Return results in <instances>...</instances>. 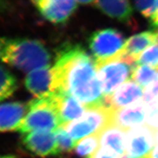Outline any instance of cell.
Returning a JSON list of instances; mask_svg holds the SVG:
<instances>
[{
	"label": "cell",
	"mask_w": 158,
	"mask_h": 158,
	"mask_svg": "<svg viewBox=\"0 0 158 158\" xmlns=\"http://www.w3.org/2000/svg\"><path fill=\"white\" fill-rule=\"evenodd\" d=\"M52 71V92L68 94L87 110L106 106L96 61L80 45L63 48Z\"/></svg>",
	"instance_id": "1"
},
{
	"label": "cell",
	"mask_w": 158,
	"mask_h": 158,
	"mask_svg": "<svg viewBox=\"0 0 158 158\" xmlns=\"http://www.w3.org/2000/svg\"><path fill=\"white\" fill-rule=\"evenodd\" d=\"M51 55L39 41L26 38H0V62L31 72L49 66Z\"/></svg>",
	"instance_id": "2"
},
{
	"label": "cell",
	"mask_w": 158,
	"mask_h": 158,
	"mask_svg": "<svg viewBox=\"0 0 158 158\" xmlns=\"http://www.w3.org/2000/svg\"><path fill=\"white\" fill-rule=\"evenodd\" d=\"M27 105L28 113L20 125L19 132L23 134L35 131L55 132L63 126L57 92L34 99Z\"/></svg>",
	"instance_id": "3"
},
{
	"label": "cell",
	"mask_w": 158,
	"mask_h": 158,
	"mask_svg": "<svg viewBox=\"0 0 158 158\" xmlns=\"http://www.w3.org/2000/svg\"><path fill=\"white\" fill-rule=\"evenodd\" d=\"M96 63L105 98L112 95L121 84L131 81L133 69L136 66L135 59L125 53L118 57Z\"/></svg>",
	"instance_id": "4"
},
{
	"label": "cell",
	"mask_w": 158,
	"mask_h": 158,
	"mask_svg": "<svg viewBox=\"0 0 158 158\" xmlns=\"http://www.w3.org/2000/svg\"><path fill=\"white\" fill-rule=\"evenodd\" d=\"M113 111L106 106L89 109L81 117L62 127L78 143L84 138L98 134L112 123Z\"/></svg>",
	"instance_id": "5"
},
{
	"label": "cell",
	"mask_w": 158,
	"mask_h": 158,
	"mask_svg": "<svg viewBox=\"0 0 158 158\" xmlns=\"http://www.w3.org/2000/svg\"><path fill=\"white\" fill-rule=\"evenodd\" d=\"M126 40L123 34L114 28H106L94 32L89 46L96 62L120 57L124 53Z\"/></svg>",
	"instance_id": "6"
},
{
	"label": "cell",
	"mask_w": 158,
	"mask_h": 158,
	"mask_svg": "<svg viewBox=\"0 0 158 158\" xmlns=\"http://www.w3.org/2000/svg\"><path fill=\"white\" fill-rule=\"evenodd\" d=\"M157 132L146 125L127 131L126 153L132 158H148L156 145Z\"/></svg>",
	"instance_id": "7"
},
{
	"label": "cell",
	"mask_w": 158,
	"mask_h": 158,
	"mask_svg": "<svg viewBox=\"0 0 158 158\" xmlns=\"http://www.w3.org/2000/svg\"><path fill=\"white\" fill-rule=\"evenodd\" d=\"M22 142L26 149L40 157L59 154L55 132L35 131L24 134Z\"/></svg>",
	"instance_id": "8"
},
{
	"label": "cell",
	"mask_w": 158,
	"mask_h": 158,
	"mask_svg": "<svg viewBox=\"0 0 158 158\" xmlns=\"http://www.w3.org/2000/svg\"><path fill=\"white\" fill-rule=\"evenodd\" d=\"M32 3L44 18L56 24L65 23L78 7L77 1L40 0Z\"/></svg>",
	"instance_id": "9"
},
{
	"label": "cell",
	"mask_w": 158,
	"mask_h": 158,
	"mask_svg": "<svg viewBox=\"0 0 158 158\" xmlns=\"http://www.w3.org/2000/svg\"><path fill=\"white\" fill-rule=\"evenodd\" d=\"M144 96L143 88L132 81L125 82L112 95L106 98V106L117 110L141 102Z\"/></svg>",
	"instance_id": "10"
},
{
	"label": "cell",
	"mask_w": 158,
	"mask_h": 158,
	"mask_svg": "<svg viewBox=\"0 0 158 158\" xmlns=\"http://www.w3.org/2000/svg\"><path fill=\"white\" fill-rule=\"evenodd\" d=\"M146 103L142 100L136 104L113 110L112 123L125 131L145 125Z\"/></svg>",
	"instance_id": "11"
},
{
	"label": "cell",
	"mask_w": 158,
	"mask_h": 158,
	"mask_svg": "<svg viewBox=\"0 0 158 158\" xmlns=\"http://www.w3.org/2000/svg\"><path fill=\"white\" fill-rule=\"evenodd\" d=\"M127 131L111 123L98 133L100 149L120 157L126 152Z\"/></svg>",
	"instance_id": "12"
},
{
	"label": "cell",
	"mask_w": 158,
	"mask_h": 158,
	"mask_svg": "<svg viewBox=\"0 0 158 158\" xmlns=\"http://www.w3.org/2000/svg\"><path fill=\"white\" fill-rule=\"evenodd\" d=\"M96 7L106 15L125 23L132 29L137 28L134 19V9L128 1H94Z\"/></svg>",
	"instance_id": "13"
},
{
	"label": "cell",
	"mask_w": 158,
	"mask_h": 158,
	"mask_svg": "<svg viewBox=\"0 0 158 158\" xmlns=\"http://www.w3.org/2000/svg\"><path fill=\"white\" fill-rule=\"evenodd\" d=\"M28 111V105L21 102L0 104V132L18 131Z\"/></svg>",
	"instance_id": "14"
},
{
	"label": "cell",
	"mask_w": 158,
	"mask_h": 158,
	"mask_svg": "<svg viewBox=\"0 0 158 158\" xmlns=\"http://www.w3.org/2000/svg\"><path fill=\"white\" fill-rule=\"evenodd\" d=\"M25 86L27 90L36 98L52 92V71L50 66L30 72L25 79Z\"/></svg>",
	"instance_id": "15"
},
{
	"label": "cell",
	"mask_w": 158,
	"mask_h": 158,
	"mask_svg": "<svg viewBox=\"0 0 158 158\" xmlns=\"http://www.w3.org/2000/svg\"><path fill=\"white\" fill-rule=\"evenodd\" d=\"M59 100V111L63 126L81 117L87 111L86 107L75 98L67 93L57 92Z\"/></svg>",
	"instance_id": "16"
},
{
	"label": "cell",
	"mask_w": 158,
	"mask_h": 158,
	"mask_svg": "<svg viewBox=\"0 0 158 158\" xmlns=\"http://www.w3.org/2000/svg\"><path fill=\"white\" fill-rule=\"evenodd\" d=\"M157 41V32L150 31L136 34L126 40L124 53L136 61L137 58L144 49L154 45Z\"/></svg>",
	"instance_id": "17"
},
{
	"label": "cell",
	"mask_w": 158,
	"mask_h": 158,
	"mask_svg": "<svg viewBox=\"0 0 158 158\" xmlns=\"http://www.w3.org/2000/svg\"><path fill=\"white\" fill-rule=\"evenodd\" d=\"M158 79V69L146 65H136L133 69L131 81L142 88H146Z\"/></svg>",
	"instance_id": "18"
},
{
	"label": "cell",
	"mask_w": 158,
	"mask_h": 158,
	"mask_svg": "<svg viewBox=\"0 0 158 158\" xmlns=\"http://www.w3.org/2000/svg\"><path fill=\"white\" fill-rule=\"evenodd\" d=\"M17 78L6 67L0 65V102L11 96L17 88Z\"/></svg>",
	"instance_id": "19"
},
{
	"label": "cell",
	"mask_w": 158,
	"mask_h": 158,
	"mask_svg": "<svg viewBox=\"0 0 158 158\" xmlns=\"http://www.w3.org/2000/svg\"><path fill=\"white\" fill-rule=\"evenodd\" d=\"M100 148L98 135H92L79 141L75 148V154L82 158H89Z\"/></svg>",
	"instance_id": "20"
},
{
	"label": "cell",
	"mask_w": 158,
	"mask_h": 158,
	"mask_svg": "<svg viewBox=\"0 0 158 158\" xmlns=\"http://www.w3.org/2000/svg\"><path fill=\"white\" fill-rule=\"evenodd\" d=\"M59 154L69 153L75 149L77 142L61 127L55 131Z\"/></svg>",
	"instance_id": "21"
},
{
	"label": "cell",
	"mask_w": 158,
	"mask_h": 158,
	"mask_svg": "<svg viewBox=\"0 0 158 158\" xmlns=\"http://www.w3.org/2000/svg\"><path fill=\"white\" fill-rule=\"evenodd\" d=\"M136 65H146L158 69V43L142 52L137 58Z\"/></svg>",
	"instance_id": "22"
},
{
	"label": "cell",
	"mask_w": 158,
	"mask_h": 158,
	"mask_svg": "<svg viewBox=\"0 0 158 158\" xmlns=\"http://www.w3.org/2000/svg\"><path fill=\"white\" fill-rule=\"evenodd\" d=\"M145 125L158 132V100L146 104Z\"/></svg>",
	"instance_id": "23"
},
{
	"label": "cell",
	"mask_w": 158,
	"mask_h": 158,
	"mask_svg": "<svg viewBox=\"0 0 158 158\" xmlns=\"http://www.w3.org/2000/svg\"><path fill=\"white\" fill-rule=\"evenodd\" d=\"M135 7L138 11L149 21L156 11V1H136Z\"/></svg>",
	"instance_id": "24"
},
{
	"label": "cell",
	"mask_w": 158,
	"mask_h": 158,
	"mask_svg": "<svg viewBox=\"0 0 158 158\" xmlns=\"http://www.w3.org/2000/svg\"><path fill=\"white\" fill-rule=\"evenodd\" d=\"M142 100L146 104L158 100V79L146 88Z\"/></svg>",
	"instance_id": "25"
},
{
	"label": "cell",
	"mask_w": 158,
	"mask_h": 158,
	"mask_svg": "<svg viewBox=\"0 0 158 158\" xmlns=\"http://www.w3.org/2000/svg\"><path fill=\"white\" fill-rule=\"evenodd\" d=\"M89 158H118L116 156L106 151L99 149Z\"/></svg>",
	"instance_id": "26"
},
{
	"label": "cell",
	"mask_w": 158,
	"mask_h": 158,
	"mask_svg": "<svg viewBox=\"0 0 158 158\" xmlns=\"http://www.w3.org/2000/svg\"><path fill=\"white\" fill-rule=\"evenodd\" d=\"M150 27L156 28L158 27V1H156V11L154 15L149 20Z\"/></svg>",
	"instance_id": "27"
},
{
	"label": "cell",
	"mask_w": 158,
	"mask_h": 158,
	"mask_svg": "<svg viewBox=\"0 0 158 158\" xmlns=\"http://www.w3.org/2000/svg\"><path fill=\"white\" fill-rule=\"evenodd\" d=\"M148 158H158V142L156 143V146L154 147V150H152Z\"/></svg>",
	"instance_id": "28"
},
{
	"label": "cell",
	"mask_w": 158,
	"mask_h": 158,
	"mask_svg": "<svg viewBox=\"0 0 158 158\" xmlns=\"http://www.w3.org/2000/svg\"><path fill=\"white\" fill-rule=\"evenodd\" d=\"M94 1H77L78 4H82V5H87V4H92Z\"/></svg>",
	"instance_id": "29"
},
{
	"label": "cell",
	"mask_w": 158,
	"mask_h": 158,
	"mask_svg": "<svg viewBox=\"0 0 158 158\" xmlns=\"http://www.w3.org/2000/svg\"><path fill=\"white\" fill-rule=\"evenodd\" d=\"M7 4L6 2L0 1V10H3L7 7Z\"/></svg>",
	"instance_id": "30"
},
{
	"label": "cell",
	"mask_w": 158,
	"mask_h": 158,
	"mask_svg": "<svg viewBox=\"0 0 158 158\" xmlns=\"http://www.w3.org/2000/svg\"><path fill=\"white\" fill-rule=\"evenodd\" d=\"M0 158H18L15 155H3L0 156Z\"/></svg>",
	"instance_id": "31"
},
{
	"label": "cell",
	"mask_w": 158,
	"mask_h": 158,
	"mask_svg": "<svg viewBox=\"0 0 158 158\" xmlns=\"http://www.w3.org/2000/svg\"><path fill=\"white\" fill-rule=\"evenodd\" d=\"M118 158H132V157L129 156L128 155H127V154H125V155H123V156L118 157Z\"/></svg>",
	"instance_id": "32"
},
{
	"label": "cell",
	"mask_w": 158,
	"mask_h": 158,
	"mask_svg": "<svg viewBox=\"0 0 158 158\" xmlns=\"http://www.w3.org/2000/svg\"><path fill=\"white\" fill-rule=\"evenodd\" d=\"M158 142V132H157V136H156V143Z\"/></svg>",
	"instance_id": "33"
},
{
	"label": "cell",
	"mask_w": 158,
	"mask_h": 158,
	"mask_svg": "<svg viewBox=\"0 0 158 158\" xmlns=\"http://www.w3.org/2000/svg\"><path fill=\"white\" fill-rule=\"evenodd\" d=\"M157 37H158V31H157Z\"/></svg>",
	"instance_id": "34"
}]
</instances>
